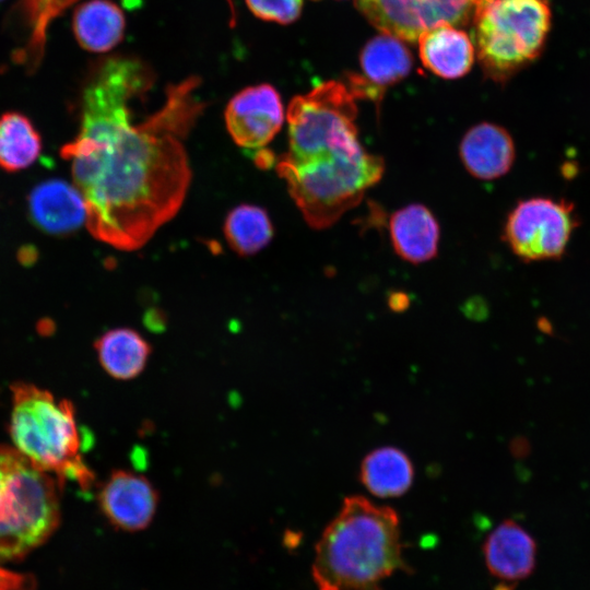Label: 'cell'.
I'll return each mask as SVG.
<instances>
[{
  "instance_id": "17",
  "label": "cell",
  "mask_w": 590,
  "mask_h": 590,
  "mask_svg": "<svg viewBox=\"0 0 590 590\" xmlns=\"http://www.w3.org/2000/svg\"><path fill=\"white\" fill-rule=\"evenodd\" d=\"M73 33L85 50L106 52L121 42L125 33V15L109 0H87L73 14Z\"/></svg>"
},
{
  "instance_id": "22",
  "label": "cell",
  "mask_w": 590,
  "mask_h": 590,
  "mask_svg": "<svg viewBox=\"0 0 590 590\" xmlns=\"http://www.w3.org/2000/svg\"><path fill=\"white\" fill-rule=\"evenodd\" d=\"M249 10L259 19L288 24L300 14L303 0H245Z\"/></svg>"
},
{
  "instance_id": "19",
  "label": "cell",
  "mask_w": 590,
  "mask_h": 590,
  "mask_svg": "<svg viewBox=\"0 0 590 590\" xmlns=\"http://www.w3.org/2000/svg\"><path fill=\"white\" fill-rule=\"evenodd\" d=\"M413 479L414 469L410 458L396 447L377 448L361 464L359 480L377 497H399L405 494Z\"/></svg>"
},
{
  "instance_id": "2",
  "label": "cell",
  "mask_w": 590,
  "mask_h": 590,
  "mask_svg": "<svg viewBox=\"0 0 590 590\" xmlns=\"http://www.w3.org/2000/svg\"><path fill=\"white\" fill-rule=\"evenodd\" d=\"M355 101L347 85L331 80L295 96L287 108L288 150L278 158L276 172L316 229L356 206L385 172L382 157L359 142Z\"/></svg>"
},
{
  "instance_id": "11",
  "label": "cell",
  "mask_w": 590,
  "mask_h": 590,
  "mask_svg": "<svg viewBox=\"0 0 590 590\" xmlns=\"http://www.w3.org/2000/svg\"><path fill=\"white\" fill-rule=\"evenodd\" d=\"M412 57L401 39L382 34L370 39L361 54L362 73L349 76V88L356 98L380 103L387 87L404 79Z\"/></svg>"
},
{
  "instance_id": "7",
  "label": "cell",
  "mask_w": 590,
  "mask_h": 590,
  "mask_svg": "<svg viewBox=\"0 0 590 590\" xmlns=\"http://www.w3.org/2000/svg\"><path fill=\"white\" fill-rule=\"evenodd\" d=\"M577 225L574 203L534 197L518 202L509 212L504 240L522 261L559 259Z\"/></svg>"
},
{
  "instance_id": "23",
  "label": "cell",
  "mask_w": 590,
  "mask_h": 590,
  "mask_svg": "<svg viewBox=\"0 0 590 590\" xmlns=\"http://www.w3.org/2000/svg\"><path fill=\"white\" fill-rule=\"evenodd\" d=\"M22 578L0 569V590H19Z\"/></svg>"
},
{
  "instance_id": "27",
  "label": "cell",
  "mask_w": 590,
  "mask_h": 590,
  "mask_svg": "<svg viewBox=\"0 0 590 590\" xmlns=\"http://www.w3.org/2000/svg\"><path fill=\"white\" fill-rule=\"evenodd\" d=\"M1 1H2V0H0V2H1Z\"/></svg>"
},
{
  "instance_id": "26",
  "label": "cell",
  "mask_w": 590,
  "mask_h": 590,
  "mask_svg": "<svg viewBox=\"0 0 590 590\" xmlns=\"http://www.w3.org/2000/svg\"><path fill=\"white\" fill-rule=\"evenodd\" d=\"M125 8L134 9L141 5L142 0H121Z\"/></svg>"
},
{
  "instance_id": "20",
  "label": "cell",
  "mask_w": 590,
  "mask_h": 590,
  "mask_svg": "<svg viewBox=\"0 0 590 590\" xmlns=\"http://www.w3.org/2000/svg\"><path fill=\"white\" fill-rule=\"evenodd\" d=\"M42 150L40 137L33 123L19 113L0 117V166L9 172L33 164Z\"/></svg>"
},
{
  "instance_id": "24",
  "label": "cell",
  "mask_w": 590,
  "mask_h": 590,
  "mask_svg": "<svg viewBox=\"0 0 590 590\" xmlns=\"http://www.w3.org/2000/svg\"><path fill=\"white\" fill-rule=\"evenodd\" d=\"M401 300H406L404 295L400 296L399 294H396L394 296H391V298H390L391 308H393L397 311L405 308L406 304L401 303Z\"/></svg>"
},
{
  "instance_id": "15",
  "label": "cell",
  "mask_w": 590,
  "mask_h": 590,
  "mask_svg": "<svg viewBox=\"0 0 590 590\" xmlns=\"http://www.w3.org/2000/svg\"><path fill=\"white\" fill-rule=\"evenodd\" d=\"M389 235L396 253L404 261L416 264L437 255L440 227L432 211L421 203L405 205L392 213Z\"/></svg>"
},
{
  "instance_id": "9",
  "label": "cell",
  "mask_w": 590,
  "mask_h": 590,
  "mask_svg": "<svg viewBox=\"0 0 590 590\" xmlns=\"http://www.w3.org/2000/svg\"><path fill=\"white\" fill-rule=\"evenodd\" d=\"M283 104L270 84L249 86L227 104L225 122L233 140L246 150H262L282 128Z\"/></svg>"
},
{
  "instance_id": "13",
  "label": "cell",
  "mask_w": 590,
  "mask_h": 590,
  "mask_svg": "<svg viewBox=\"0 0 590 590\" xmlns=\"http://www.w3.org/2000/svg\"><path fill=\"white\" fill-rule=\"evenodd\" d=\"M459 155L470 175L482 180H493L510 170L516 157V148L505 128L491 122H481L464 133Z\"/></svg>"
},
{
  "instance_id": "10",
  "label": "cell",
  "mask_w": 590,
  "mask_h": 590,
  "mask_svg": "<svg viewBox=\"0 0 590 590\" xmlns=\"http://www.w3.org/2000/svg\"><path fill=\"white\" fill-rule=\"evenodd\" d=\"M97 500L101 512L115 529L138 532L152 522L158 494L145 476L116 470L101 485Z\"/></svg>"
},
{
  "instance_id": "5",
  "label": "cell",
  "mask_w": 590,
  "mask_h": 590,
  "mask_svg": "<svg viewBox=\"0 0 590 590\" xmlns=\"http://www.w3.org/2000/svg\"><path fill=\"white\" fill-rule=\"evenodd\" d=\"M60 521L52 476L15 448L0 445V559L21 558L43 544Z\"/></svg>"
},
{
  "instance_id": "21",
  "label": "cell",
  "mask_w": 590,
  "mask_h": 590,
  "mask_svg": "<svg viewBox=\"0 0 590 590\" xmlns=\"http://www.w3.org/2000/svg\"><path fill=\"white\" fill-rule=\"evenodd\" d=\"M224 234L234 251L241 256H249L260 251L270 243L273 226L262 208L241 204L226 216Z\"/></svg>"
},
{
  "instance_id": "14",
  "label": "cell",
  "mask_w": 590,
  "mask_h": 590,
  "mask_svg": "<svg viewBox=\"0 0 590 590\" xmlns=\"http://www.w3.org/2000/svg\"><path fill=\"white\" fill-rule=\"evenodd\" d=\"M33 222L43 231L64 235L86 223V204L74 185L50 179L36 186L30 196Z\"/></svg>"
},
{
  "instance_id": "12",
  "label": "cell",
  "mask_w": 590,
  "mask_h": 590,
  "mask_svg": "<svg viewBox=\"0 0 590 590\" xmlns=\"http://www.w3.org/2000/svg\"><path fill=\"white\" fill-rule=\"evenodd\" d=\"M483 554L488 571L503 581H518L535 568L536 543L518 522H500L485 539Z\"/></svg>"
},
{
  "instance_id": "25",
  "label": "cell",
  "mask_w": 590,
  "mask_h": 590,
  "mask_svg": "<svg viewBox=\"0 0 590 590\" xmlns=\"http://www.w3.org/2000/svg\"><path fill=\"white\" fill-rule=\"evenodd\" d=\"M227 5H228V10H229V25L231 26H234L236 24V11H235V7H234V3H233V0H225Z\"/></svg>"
},
{
  "instance_id": "6",
  "label": "cell",
  "mask_w": 590,
  "mask_h": 590,
  "mask_svg": "<svg viewBox=\"0 0 590 590\" xmlns=\"http://www.w3.org/2000/svg\"><path fill=\"white\" fill-rule=\"evenodd\" d=\"M546 0H479L473 42L485 74L505 82L541 54L551 28Z\"/></svg>"
},
{
  "instance_id": "16",
  "label": "cell",
  "mask_w": 590,
  "mask_h": 590,
  "mask_svg": "<svg viewBox=\"0 0 590 590\" xmlns=\"http://www.w3.org/2000/svg\"><path fill=\"white\" fill-rule=\"evenodd\" d=\"M417 40L423 64L440 78H461L473 64L474 45L465 32L455 26H436Z\"/></svg>"
},
{
  "instance_id": "1",
  "label": "cell",
  "mask_w": 590,
  "mask_h": 590,
  "mask_svg": "<svg viewBox=\"0 0 590 590\" xmlns=\"http://www.w3.org/2000/svg\"><path fill=\"white\" fill-rule=\"evenodd\" d=\"M149 66L110 56L83 90L78 135L61 149L86 204V227L120 250L145 245L180 209L191 179L182 140L202 113L190 76L167 87L163 106L133 123L131 101L153 84Z\"/></svg>"
},
{
  "instance_id": "4",
  "label": "cell",
  "mask_w": 590,
  "mask_h": 590,
  "mask_svg": "<svg viewBox=\"0 0 590 590\" xmlns=\"http://www.w3.org/2000/svg\"><path fill=\"white\" fill-rule=\"evenodd\" d=\"M12 394L10 435L14 448L37 469L88 489L94 474L82 459L83 440L72 403L24 382L13 385Z\"/></svg>"
},
{
  "instance_id": "18",
  "label": "cell",
  "mask_w": 590,
  "mask_h": 590,
  "mask_svg": "<svg viewBox=\"0 0 590 590\" xmlns=\"http://www.w3.org/2000/svg\"><path fill=\"white\" fill-rule=\"evenodd\" d=\"M94 347L102 368L119 380L139 376L152 351L146 340L129 328L108 330L96 340Z\"/></svg>"
},
{
  "instance_id": "3",
  "label": "cell",
  "mask_w": 590,
  "mask_h": 590,
  "mask_svg": "<svg viewBox=\"0 0 590 590\" xmlns=\"http://www.w3.org/2000/svg\"><path fill=\"white\" fill-rule=\"evenodd\" d=\"M399 569L408 570L398 514L359 495L345 497L315 547L318 590H382Z\"/></svg>"
},
{
  "instance_id": "8",
  "label": "cell",
  "mask_w": 590,
  "mask_h": 590,
  "mask_svg": "<svg viewBox=\"0 0 590 590\" xmlns=\"http://www.w3.org/2000/svg\"><path fill=\"white\" fill-rule=\"evenodd\" d=\"M479 0H356L363 15L382 34L415 42L436 26L465 25Z\"/></svg>"
}]
</instances>
